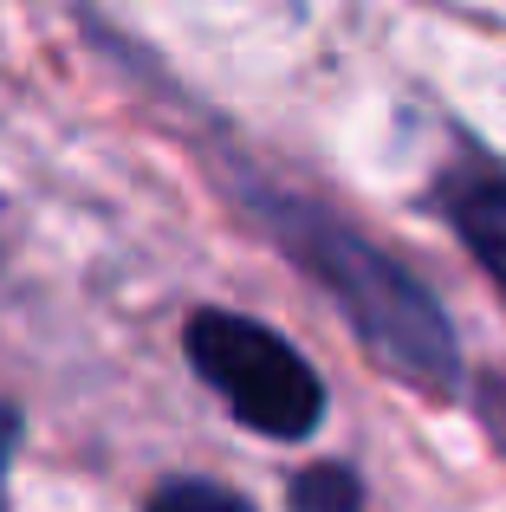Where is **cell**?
Here are the masks:
<instances>
[{"instance_id":"obj_4","label":"cell","mask_w":506,"mask_h":512,"mask_svg":"<svg viewBox=\"0 0 506 512\" xmlns=\"http://www.w3.org/2000/svg\"><path fill=\"white\" fill-rule=\"evenodd\" d=\"M286 512H370V480L351 461H312L286 474Z\"/></svg>"},{"instance_id":"obj_5","label":"cell","mask_w":506,"mask_h":512,"mask_svg":"<svg viewBox=\"0 0 506 512\" xmlns=\"http://www.w3.org/2000/svg\"><path fill=\"white\" fill-rule=\"evenodd\" d=\"M143 512H260V506H253L241 487L215 480V474H169V480L150 487Z\"/></svg>"},{"instance_id":"obj_3","label":"cell","mask_w":506,"mask_h":512,"mask_svg":"<svg viewBox=\"0 0 506 512\" xmlns=\"http://www.w3.org/2000/svg\"><path fill=\"white\" fill-rule=\"evenodd\" d=\"M416 208L461 240V253L506 299V156L474 137H455V150L429 169Z\"/></svg>"},{"instance_id":"obj_2","label":"cell","mask_w":506,"mask_h":512,"mask_svg":"<svg viewBox=\"0 0 506 512\" xmlns=\"http://www.w3.org/2000/svg\"><path fill=\"white\" fill-rule=\"evenodd\" d=\"M182 363L195 383L260 441H312L331 415V383L286 331L234 305H195L182 318Z\"/></svg>"},{"instance_id":"obj_6","label":"cell","mask_w":506,"mask_h":512,"mask_svg":"<svg viewBox=\"0 0 506 512\" xmlns=\"http://www.w3.org/2000/svg\"><path fill=\"white\" fill-rule=\"evenodd\" d=\"M20 441H26V415H20V402L0 396V512H7V474H13V454H20Z\"/></svg>"},{"instance_id":"obj_1","label":"cell","mask_w":506,"mask_h":512,"mask_svg":"<svg viewBox=\"0 0 506 512\" xmlns=\"http://www.w3.org/2000/svg\"><path fill=\"white\" fill-rule=\"evenodd\" d=\"M221 188L234 214L344 318L370 363L422 402H455L468 389V344L442 292L416 273L396 247L357 227L325 195L299 188L292 175L260 169L241 150H221Z\"/></svg>"}]
</instances>
